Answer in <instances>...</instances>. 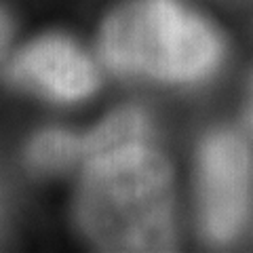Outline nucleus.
Segmentation results:
<instances>
[{
	"mask_svg": "<svg viewBox=\"0 0 253 253\" xmlns=\"http://www.w3.org/2000/svg\"><path fill=\"white\" fill-rule=\"evenodd\" d=\"M253 192V156L232 133H215L201 148V219L211 241L234 239L245 224Z\"/></svg>",
	"mask_w": 253,
	"mask_h": 253,
	"instance_id": "obj_3",
	"label": "nucleus"
},
{
	"mask_svg": "<svg viewBox=\"0 0 253 253\" xmlns=\"http://www.w3.org/2000/svg\"><path fill=\"white\" fill-rule=\"evenodd\" d=\"M13 81L57 101L84 99L97 89V70L74 42L49 36L28 46L11 68Z\"/></svg>",
	"mask_w": 253,
	"mask_h": 253,
	"instance_id": "obj_4",
	"label": "nucleus"
},
{
	"mask_svg": "<svg viewBox=\"0 0 253 253\" xmlns=\"http://www.w3.org/2000/svg\"><path fill=\"white\" fill-rule=\"evenodd\" d=\"M84 152V144L68 131H44L30 144L28 161L42 171H59Z\"/></svg>",
	"mask_w": 253,
	"mask_h": 253,
	"instance_id": "obj_6",
	"label": "nucleus"
},
{
	"mask_svg": "<svg viewBox=\"0 0 253 253\" xmlns=\"http://www.w3.org/2000/svg\"><path fill=\"white\" fill-rule=\"evenodd\" d=\"M78 224L101 249H171L175 228L167 161L148 141L91 156L78 192Z\"/></svg>",
	"mask_w": 253,
	"mask_h": 253,
	"instance_id": "obj_1",
	"label": "nucleus"
},
{
	"mask_svg": "<svg viewBox=\"0 0 253 253\" xmlns=\"http://www.w3.org/2000/svg\"><path fill=\"white\" fill-rule=\"evenodd\" d=\"M9 34H11V26H9V19L6 15L0 11V53L6 46V41H9Z\"/></svg>",
	"mask_w": 253,
	"mask_h": 253,
	"instance_id": "obj_7",
	"label": "nucleus"
},
{
	"mask_svg": "<svg viewBox=\"0 0 253 253\" xmlns=\"http://www.w3.org/2000/svg\"><path fill=\"white\" fill-rule=\"evenodd\" d=\"M150 137V123L146 114L137 108H125L116 114L108 116L97 129H95L84 144V154L95 156L108 150L129 146V144H144Z\"/></svg>",
	"mask_w": 253,
	"mask_h": 253,
	"instance_id": "obj_5",
	"label": "nucleus"
},
{
	"mask_svg": "<svg viewBox=\"0 0 253 253\" xmlns=\"http://www.w3.org/2000/svg\"><path fill=\"white\" fill-rule=\"evenodd\" d=\"M247 121H249V126L253 129V86H251V97H249V106H247Z\"/></svg>",
	"mask_w": 253,
	"mask_h": 253,
	"instance_id": "obj_8",
	"label": "nucleus"
},
{
	"mask_svg": "<svg viewBox=\"0 0 253 253\" xmlns=\"http://www.w3.org/2000/svg\"><path fill=\"white\" fill-rule=\"evenodd\" d=\"M101 53L110 68L169 83H194L215 72V30L177 0H133L108 19Z\"/></svg>",
	"mask_w": 253,
	"mask_h": 253,
	"instance_id": "obj_2",
	"label": "nucleus"
}]
</instances>
